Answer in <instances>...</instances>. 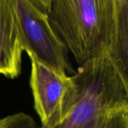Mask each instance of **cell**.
Returning <instances> with one entry per match:
<instances>
[{
    "label": "cell",
    "instance_id": "cell-5",
    "mask_svg": "<svg viewBox=\"0 0 128 128\" xmlns=\"http://www.w3.org/2000/svg\"><path fill=\"white\" fill-rule=\"evenodd\" d=\"M23 52L13 0H0V74L16 78L21 73Z\"/></svg>",
    "mask_w": 128,
    "mask_h": 128
},
{
    "label": "cell",
    "instance_id": "cell-8",
    "mask_svg": "<svg viewBox=\"0 0 128 128\" xmlns=\"http://www.w3.org/2000/svg\"><path fill=\"white\" fill-rule=\"evenodd\" d=\"M107 116L108 115L96 118L80 128H104Z\"/></svg>",
    "mask_w": 128,
    "mask_h": 128
},
{
    "label": "cell",
    "instance_id": "cell-1",
    "mask_svg": "<svg viewBox=\"0 0 128 128\" xmlns=\"http://www.w3.org/2000/svg\"><path fill=\"white\" fill-rule=\"evenodd\" d=\"M49 17L79 66L106 56L128 80V0H52Z\"/></svg>",
    "mask_w": 128,
    "mask_h": 128
},
{
    "label": "cell",
    "instance_id": "cell-6",
    "mask_svg": "<svg viewBox=\"0 0 128 128\" xmlns=\"http://www.w3.org/2000/svg\"><path fill=\"white\" fill-rule=\"evenodd\" d=\"M0 128H41L34 118L22 112L0 118Z\"/></svg>",
    "mask_w": 128,
    "mask_h": 128
},
{
    "label": "cell",
    "instance_id": "cell-4",
    "mask_svg": "<svg viewBox=\"0 0 128 128\" xmlns=\"http://www.w3.org/2000/svg\"><path fill=\"white\" fill-rule=\"evenodd\" d=\"M28 57L31 62L30 88L41 128H56L72 109L76 92V84L72 76L56 72L33 57Z\"/></svg>",
    "mask_w": 128,
    "mask_h": 128
},
{
    "label": "cell",
    "instance_id": "cell-3",
    "mask_svg": "<svg viewBox=\"0 0 128 128\" xmlns=\"http://www.w3.org/2000/svg\"><path fill=\"white\" fill-rule=\"evenodd\" d=\"M52 0H13L20 39L28 56L58 72H74L69 52L50 22Z\"/></svg>",
    "mask_w": 128,
    "mask_h": 128
},
{
    "label": "cell",
    "instance_id": "cell-7",
    "mask_svg": "<svg viewBox=\"0 0 128 128\" xmlns=\"http://www.w3.org/2000/svg\"><path fill=\"white\" fill-rule=\"evenodd\" d=\"M104 128H128V108L109 114Z\"/></svg>",
    "mask_w": 128,
    "mask_h": 128
},
{
    "label": "cell",
    "instance_id": "cell-2",
    "mask_svg": "<svg viewBox=\"0 0 128 128\" xmlns=\"http://www.w3.org/2000/svg\"><path fill=\"white\" fill-rule=\"evenodd\" d=\"M72 77L76 87L72 109L55 128H80L96 118L128 108V80L106 56L79 66Z\"/></svg>",
    "mask_w": 128,
    "mask_h": 128
}]
</instances>
